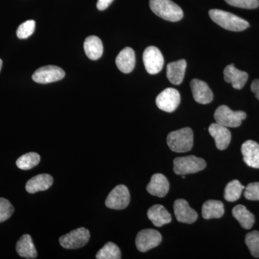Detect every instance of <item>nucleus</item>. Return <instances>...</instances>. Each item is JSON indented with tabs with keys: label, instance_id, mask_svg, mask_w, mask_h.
Here are the masks:
<instances>
[{
	"label": "nucleus",
	"instance_id": "11",
	"mask_svg": "<svg viewBox=\"0 0 259 259\" xmlns=\"http://www.w3.org/2000/svg\"><path fill=\"white\" fill-rule=\"evenodd\" d=\"M64 76V71L61 68L49 65L37 69L32 74V79L36 83H49L60 81Z\"/></svg>",
	"mask_w": 259,
	"mask_h": 259
},
{
	"label": "nucleus",
	"instance_id": "23",
	"mask_svg": "<svg viewBox=\"0 0 259 259\" xmlns=\"http://www.w3.org/2000/svg\"><path fill=\"white\" fill-rule=\"evenodd\" d=\"M17 252L21 257L25 258H36L37 250L31 236L28 234L23 235L18 241L16 245Z\"/></svg>",
	"mask_w": 259,
	"mask_h": 259
},
{
	"label": "nucleus",
	"instance_id": "15",
	"mask_svg": "<svg viewBox=\"0 0 259 259\" xmlns=\"http://www.w3.org/2000/svg\"><path fill=\"white\" fill-rule=\"evenodd\" d=\"M208 131L209 134L215 141L216 147L218 149L223 151L228 147L231 141V133L228 127L216 122V123L211 124Z\"/></svg>",
	"mask_w": 259,
	"mask_h": 259
},
{
	"label": "nucleus",
	"instance_id": "13",
	"mask_svg": "<svg viewBox=\"0 0 259 259\" xmlns=\"http://www.w3.org/2000/svg\"><path fill=\"white\" fill-rule=\"evenodd\" d=\"M190 87L196 102L202 105H206L212 101V90L204 81L197 79H192L190 83Z\"/></svg>",
	"mask_w": 259,
	"mask_h": 259
},
{
	"label": "nucleus",
	"instance_id": "28",
	"mask_svg": "<svg viewBox=\"0 0 259 259\" xmlns=\"http://www.w3.org/2000/svg\"><path fill=\"white\" fill-rule=\"evenodd\" d=\"M97 259H120L121 251L119 247L112 242H108L97 253Z\"/></svg>",
	"mask_w": 259,
	"mask_h": 259
},
{
	"label": "nucleus",
	"instance_id": "6",
	"mask_svg": "<svg viewBox=\"0 0 259 259\" xmlns=\"http://www.w3.org/2000/svg\"><path fill=\"white\" fill-rule=\"evenodd\" d=\"M90 231L85 228H79L61 236L59 242L66 249H77L84 246L90 241Z\"/></svg>",
	"mask_w": 259,
	"mask_h": 259
},
{
	"label": "nucleus",
	"instance_id": "30",
	"mask_svg": "<svg viewBox=\"0 0 259 259\" xmlns=\"http://www.w3.org/2000/svg\"><path fill=\"white\" fill-rule=\"evenodd\" d=\"M35 29V20H30L20 24L17 30V36L20 39H26L33 33Z\"/></svg>",
	"mask_w": 259,
	"mask_h": 259
},
{
	"label": "nucleus",
	"instance_id": "19",
	"mask_svg": "<svg viewBox=\"0 0 259 259\" xmlns=\"http://www.w3.org/2000/svg\"><path fill=\"white\" fill-rule=\"evenodd\" d=\"M54 183V179L47 174L37 175L27 182L25 189L28 193L34 194L49 190Z\"/></svg>",
	"mask_w": 259,
	"mask_h": 259
},
{
	"label": "nucleus",
	"instance_id": "21",
	"mask_svg": "<svg viewBox=\"0 0 259 259\" xmlns=\"http://www.w3.org/2000/svg\"><path fill=\"white\" fill-rule=\"evenodd\" d=\"M148 218L156 227H161L171 223V215L161 204H155L148 211Z\"/></svg>",
	"mask_w": 259,
	"mask_h": 259
},
{
	"label": "nucleus",
	"instance_id": "14",
	"mask_svg": "<svg viewBox=\"0 0 259 259\" xmlns=\"http://www.w3.org/2000/svg\"><path fill=\"white\" fill-rule=\"evenodd\" d=\"M224 79L227 83H231L236 90H241L248 79V74L245 71L236 69L234 65L230 64L225 68Z\"/></svg>",
	"mask_w": 259,
	"mask_h": 259
},
{
	"label": "nucleus",
	"instance_id": "9",
	"mask_svg": "<svg viewBox=\"0 0 259 259\" xmlns=\"http://www.w3.org/2000/svg\"><path fill=\"white\" fill-rule=\"evenodd\" d=\"M161 241L162 236L159 232L154 229H145L138 233L136 244L139 251L146 252L157 247Z\"/></svg>",
	"mask_w": 259,
	"mask_h": 259
},
{
	"label": "nucleus",
	"instance_id": "32",
	"mask_svg": "<svg viewBox=\"0 0 259 259\" xmlns=\"http://www.w3.org/2000/svg\"><path fill=\"white\" fill-rule=\"evenodd\" d=\"M228 5L243 9H255L258 8L259 0H226Z\"/></svg>",
	"mask_w": 259,
	"mask_h": 259
},
{
	"label": "nucleus",
	"instance_id": "27",
	"mask_svg": "<svg viewBox=\"0 0 259 259\" xmlns=\"http://www.w3.org/2000/svg\"><path fill=\"white\" fill-rule=\"evenodd\" d=\"M40 161L38 153L30 152L25 153L17 160L16 165L22 170H30L36 166Z\"/></svg>",
	"mask_w": 259,
	"mask_h": 259
},
{
	"label": "nucleus",
	"instance_id": "22",
	"mask_svg": "<svg viewBox=\"0 0 259 259\" xmlns=\"http://www.w3.org/2000/svg\"><path fill=\"white\" fill-rule=\"evenodd\" d=\"M83 49L89 59L94 61L97 60L103 54V44L100 37L91 35L85 39Z\"/></svg>",
	"mask_w": 259,
	"mask_h": 259
},
{
	"label": "nucleus",
	"instance_id": "8",
	"mask_svg": "<svg viewBox=\"0 0 259 259\" xmlns=\"http://www.w3.org/2000/svg\"><path fill=\"white\" fill-rule=\"evenodd\" d=\"M143 61L148 74L152 75L159 73L164 64L161 51L155 47L146 48L143 54Z\"/></svg>",
	"mask_w": 259,
	"mask_h": 259
},
{
	"label": "nucleus",
	"instance_id": "10",
	"mask_svg": "<svg viewBox=\"0 0 259 259\" xmlns=\"http://www.w3.org/2000/svg\"><path fill=\"white\" fill-rule=\"evenodd\" d=\"M180 94L176 89L167 88L156 97V103L160 110L173 112L180 105Z\"/></svg>",
	"mask_w": 259,
	"mask_h": 259
},
{
	"label": "nucleus",
	"instance_id": "4",
	"mask_svg": "<svg viewBox=\"0 0 259 259\" xmlns=\"http://www.w3.org/2000/svg\"><path fill=\"white\" fill-rule=\"evenodd\" d=\"M207 166L202 158L194 156L177 157L174 160V171L177 175H187L202 171Z\"/></svg>",
	"mask_w": 259,
	"mask_h": 259
},
{
	"label": "nucleus",
	"instance_id": "18",
	"mask_svg": "<svg viewBox=\"0 0 259 259\" xmlns=\"http://www.w3.org/2000/svg\"><path fill=\"white\" fill-rule=\"evenodd\" d=\"M115 62L120 71L125 74H129L134 69L136 65L135 51L131 48H125L119 53Z\"/></svg>",
	"mask_w": 259,
	"mask_h": 259
},
{
	"label": "nucleus",
	"instance_id": "16",
	"mask_svg": "<svg viewBox=\"0 0 259 259\" xmlns=\"http://www.w3.org/2000/svg\"><path fill=\"white\" fill-rule=\"evenodd\" d=\"M169 190V183L166 177L161 174H155L147 186L148 193L158 197H163Z\"/></svg>",
	"mask_w": 259,
	"mask_h": 259
},
{
	"label": "nucleus",
	"instance_id": "2",
	"mask_svg": "<svg viewBox=\"0 0 259 259\" xmlns=\"http://www.w3.org/2000/svg\"><path fill=\"white\" fill-rule=\"evenodd\" d=\"M166 141L168 147L174 152H188L193 147V131L190 127L173 131L167 136Z\"/></svg>",
	"mask_w": 259,
	"mask_h": 259
},
{
	"label": "nucleus",
	"instance_id": "20",
	"mask_svg": "<svg viewBox=\"0 0 259 259\" xmlns=\"http://www.w3.org/2000/svg\"><path fill=\"white\" fill-rule=\"evenodd\" d=\"M187 61L185 59L169 63L167 65L166 76L170 82L175 85L182 83L185 78Z\"/></svg>",
	"mask_w": 259,
	"mask_h": 259
},
{
	"label": "nucleus",
	"instance_id": "12",
	"mask_svg": "<svg viewBox=\"0 0 259 259\" xmlns=\"http://www.w3.org/2000/svg\"><path fill=\"white\" fill-rule=\"evenodd\" d=\"M174 210L177 221L180 223L192 224L198 218L197 212L190 207V204L185 199H177L174 204Z\"/></svg>",
	"mask_w": 259,
	"mask_h": 259
},
{
	"label": "nucleus",
	"instance_id": "26",
	"mask_svg": "<svg viewBox=\"0 0 259 259\" xmlns=\"http://www.w3.org/2000/svg\"><path fill=\"white\" fill-rule=\"evenodd\" d=\"M245 187L238 180H233L227 185L225 189L224 197L228 202H236L241 197Z\"/></svg>",
	"mask_w": 259,
	"mask_h": 259
},
{
	"label": "nucleus",
	"instance_id": "36",
	"mask_svg": "<svg viewBox=\"0 0 259 259\" xmlns=\"http://www.w3.org/2000/svg\"><path fill=\"white\" fill-rule=\"evenodd\" d=\"M2 66H3V61H2V59H0V71H1Z\"/></svg>",
	"mask_w": 259,
	"mask_h": 259
},
{
	"label": "nucleus",
	"instance_id": "1",
	"mask_svg": "<svg viewBox=\"0 0 259 259\" xmlns=\"http://www.w3.org/2000/svg\"><path fill=\"white\" fill-rule=\"evenodd\" d=\"M209 15L213 22L231 31L241 32L250 26L244 19L221 10H210Z\"/></svg>",
	"mask_w": 259,
	"mask_h": 259
},
{
	"label": "nucleus",
	"instance_id": "24",
	"mask_svg": "<svg viewBox=\"0 0 259 259\" xmlns=\"http://www.w3.org/2000/svg\"><path fill=\"white\" fill-rule=\"evenodd\" d=\"M224 205L219 200H210L204 202L202 208V215L204 219L209 220L212 218H221L224 214Z\"/></svg>",
	"mask_w": 259,
	"mask_h": 259
},
{
	"label": "nucleus",
	"instance_id": "35",
	"mask_svg": "<svg viewBox=\"0 0 259 259\" xmlns=\"http://www.w3.org/2000/svg\"><path fill=\"white\" fill-rule=\"evenodd\" d=\"M252 93L255 94V96L259 100V79H255L253 81L250 86Z\"/></svg>",
	"mask_w": 259,
	"mask_h": 259
},
{
	"label": "nucleus",
	"instance_id": "3",
	"mask_svg": "<svg viewBox=\"0 0 259 259\" xmlns=\"http://www.w3.org/2000/svg\"><path fill=\"white\" fill-rule=\"evenodd\" d=\"M149 5L154 14L167 21L178 22L183 18V11L171 0H150Z\"/></svg>",
	"mask_w": 259,
	"mask_h": 259
},
{
	"label": "nucleus",
	"instance_id": "34",
	"mask_svg": "<svg viewBox=\"0 0 259 259\" xmlns=\"http://www.w3.org/2000/svg\"><path fill=\"white\" fill-rule=\"evenodd\" d=\"M113 1L114 0H97V9L100 10V11L106 10Z\"/></svg>",
	"mask_w": 259,
	"mask_h": 259
},
{
	"label": "nucleus",
	"instance_id": "7",
	"mask_svg": "<svg viewBox=\"0 0 259 259\" xmlns=\"http://www.w3.org/2000/svg\"><path fill=\"white\" fill-rule=\"evenodd\" d=\"M131 195L127 187L125 185L115 187L107 196L105 204L108 208L123 209L128 206Z\"/></svg>",
	"mask_w": 259,
	"mask_h": 259
},
{
	"label": "nucleus",
	"instance_id": "5",
	"mask_svg": "<svg viewBox=\"0 0 259 259\" xmlns=\"http://www.w3.org/2000/svg\"><path fill=\"white\" fill-rule=\"evenodd\" d=\"M214 117L220 125L226 127H238L246 118V114L243 111H233L226 105H221L215 110Z\"/></svg>",
	"mask_w": 259,
	"mask_h": 259
},
{
	"label": "nucleus",
	"instance_id": "31",
	"mask_svg": "<svg viewBox=\"0 0 259 259\" xmlns=\"http://www.w3.org/2000/svg\"><path fill=\"white\" fill-rule=\"evenodd\" d=\"M14 207L10 201L0 197V223L5 222L11 217L14 212Z\"/></svg>",
	"mask_w": 259,
	"mask_h": 259
},
{
	"label": "nucleus",
	"instance_id": "25",
	"mask_svg": "<svg viewBox=\"0 0 259 259\" xmlns=\"http://www.w3.org/2000/svg\"><path fill=\"white\" fill-rule=\"evenodd\" d=\"M233 217L239 222L242 228L248 230L253 227L255 223L254 215L247 209L245 206L237 205L233 209Z\"/></svg>",
	"mask_w": 259,
	"mask_h": 259
},
{
	"label": "nucleus",
	"instance_id": "29",
	"mask_svg": "<svg viewBox=\"0 0 259 259\" xmlns=\"http://www.w3.org/2000/svg\"><path fill=\"white\" fill-rule=\"evenodd\" d=\"M245 241L251 255L255 258H259V232H250L245 236Z\"/></svg>",
	"mask_w": 259,
	"mask_h": 259
},
{
	"label": "nucleus",
	"instance_id": "33",
	"mask_svg": "<svg viewBox=\"0 0 259 259\" xmlns=\"http://www.w3.org/2000/svg\"><path fill=\"white\" fill-rule=\"evenodd\" d=\"M244 197L248 200H259V182L250 183L245 187Z\"/></svg>",
	"mask_w": 259,
	"mask_h": 259
},
{
	"label": "nucleus",
	"instance_id": "17",
	"mask_svg": "<svg viewBox=\"0 0 259 259\" xmlns=\"http://www.w3.org/2000/svg\"><path fill=\"white\" fill-rule=\"evenodd\" d=\"M243 161L252 168H259V145L253 141H247L241 146Z\"/></svg>",
	"mask_w": 259,
	"mask_h": 259
}]
</instances>
